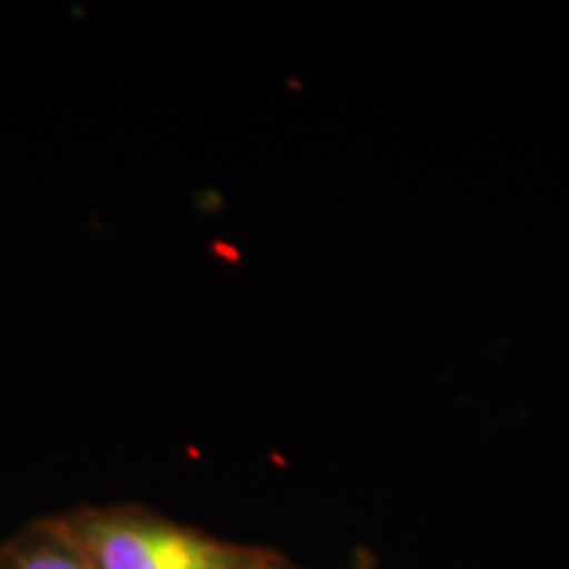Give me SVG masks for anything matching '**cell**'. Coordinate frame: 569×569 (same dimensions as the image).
Masks as SVG:
<instances>
[{
  "label": "cell",
  "instance_id": "obj_1",
  "mask_svg": "<svg viewBox=\"0 0 569 569\" xmlns=\"http://www.w3.org/2000/svg\"><path fill=\"white\" fill-rule=\"evenodd\" d=\"M71 538L92 569H269L256 553L151 517L80 519Z\"/></svg>",
  "mask_w": 569,
  "mask_h": 569
},
{
  "label": "cell",
  "instance_id": "obj_2",
  "mask_svg": "<svg viewBox=\"0 0 569 569\" xmlns=\"http://www.w3.org/2000/svg\"><path fill=\"white\" fill-rule=\"evenodd\" d=\"M6 569H92V565L80 551V546L42 540V543L19 551Z\"/></svg>",
  "mask_w": 569,
  "mask_h": 569
}]
</instances>
